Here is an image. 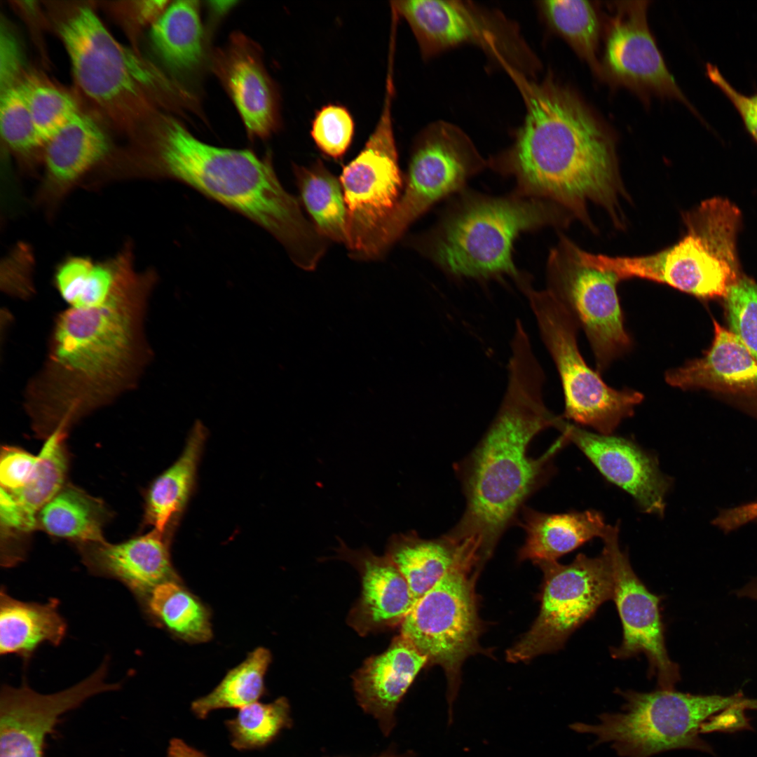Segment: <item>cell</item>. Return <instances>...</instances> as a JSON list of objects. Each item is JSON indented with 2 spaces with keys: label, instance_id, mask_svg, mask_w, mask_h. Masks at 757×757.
<instances>
[{
  "label": "cell",
  "instance_id": "1",
  "mask_svg": "<svg viewBox=\"0 0 757 757\" xmlns=\"http://www.w3.org/2000/svg\"><path fill=\"white\" fill-rule=\"evenodd\" d=\"M155 270L122 261L107 301L68 307L51 328L47 352L28 381L23 407L37 437L46 439L135 390L153 359L145 331Z\"/></svg>",
  "mask_w": 757,
  "mask_h": 757
},
{
  "label": "cell",
  "instance_id": "2",
  "mask_svg": "<svg viewBox=\"0 0 757 757\" xmlns=\"http://www.w3.org/2000/svg\"><path fill=\"white\" fill-rule=\"evenodd\" d=\"M526 116L512 145L487 167L514 177V193L550 200L587 221L589 203L615 219L622 186L610 135L571 90L550 76L536 83L505 64Z\"/></svg>",
  "mask_w": 757,
  "mask_h": 757
},
{
  "label": "cell",
  "instance_id": "3",
  "mask_svg": "<svg viewBox=\"0 0 757 757\" xmlns=\"http://www.w3.org/2000/svg\"><path fill=\"white\" fill-rule=\"evenodd\" d=\"M545 374L534 350L510 352L506 389L491 423L476 447L456 465L465 508L449 533L475 538L481 561L492 554L526 500L548 480L553 459L569 440L561 433L539 457L528 453L533 439L546 428H558L543 398Z\"/></svg>",
  "mask_w": 757,
  "mask_h": 757
},
{
  "label": "cell",
  "instance_id": "4",
  "mask_svg": "<svg viewBox=\"0 0 757 757\" xmlns=\"http://www.w3.org/2000/svg\"><path fill=\"white\" fill-rule=\"evenodd\" d=\"M121 178L172 179L243 215L270 233L300 268L314 263L325 239L281 184L271 152L221 148L195 137L175 114L156 112L146 122Z\"/></svg>",
  "mask_w": 757,
  "mask_h": 757
},
{
  "label": "cell",
  "instance_id": "5",
  "mask_svg": "<svg viewBox=\"0 0 757 757\" xmlns=\"http://www.w3.org/2000/svg\"><path fill=\"white\" fill-rule=\"evenodd\" d=\"M561 206L514 192L489 196L465 189L445 209L437 224L416 236L412 246L450 276L480 280L510 278L521 290L531 278L512 259L522 232L566 224Z\"/></svg>",
  "mask_w": 757,
  "mask_h": 757
},
{
  "label": "cell",
  "instance_id": "6",
  "mask_svg": "<svg viewBox=\"0 0 757 757\" xmlns=\"http://www.w3.org/2000/svg\"><path fill=\"white\" fill-rule=\"evenodd\" d=\"M59 32L77 84L117 120L145 121L162 104L158 97L176 111L158 95L179 109L184 103L188 90L119 44L90 8H77Z\"/></svg>",
  "mask_w": 757,
  "mask_h": 757
},
{
  "label": "cell",
  "instance_id": "7",
  "mask_svg": "<svg viewBox=\"0 0 757 757\" xmlns=\"http://www.w3.org/2000/svg\"><path fill=\"white\" fill-rule=\"evenodd\" d=\"M618 691L625 701L622 711L605 713L595 724L575 723L571 728L594 735L597 744H611L622 757H650L678 749L707 751L698 734L716 714L739 703L735 695H693L674 689Z\"/></svg>",
  "mask_w": 757,
  "mask_h": 757
},
{
  "label": "cell",
  "instance_id": "8",
  "mask_svg": "<svg viewBox=\"0 0 757 757\" xmlns=\"http://www.w3.org/2000/svg\"><path fill=\"white\" fill-rule=\"evenodd\" d=\"M535 317L542 341L561 381L564 419L612 435L620 422L634 414L643 395L631 389L608 386L582 357L577 342L579 325L567 308L547 289L532 285L522 290Z\"/></svg>",
  "mask_w": 757,
  "mask_h": 757
},
{
  "label": "cell",
  "instance_id": "9",
  "mask_svg": "<svg viewBox=\"0 0 757 757\" xmlns=\"http://www.w3.org/2000/svg\"><path fill=\"white\" fill-rule=\"evenodd\" d=\"M536 564L544 578L539 614L529 630L507 651L511 662L561 649L603 603L613 600V578L604 548L595 557L579 554L568 564L557 561Z\"/></svg>",
  "mask_w": 757,
  "mask_h": 757
},
{
  "label": "cell",
  "instance_id": "10",
  "mask_svg": "<svg viewBox=\"0 0 757 757\" xmlns=\"http://www.w3.org/2000/svg\"><path fill=\"white\" fill-rule=\"evenodd\" d=\"M485 167L487 161L454 125L442 121L423 130L413 148L403 193L376 236L374 257L435 203L463 190L466 182Z\"/></svg>",
  "mask_w": 757,
  "mask_h": 757
},
{
  "label": "cell",
  "instance_id": "11",
  "mask_svg": "<svg viewBox=\"0 0 757 757\" xmlns=\"http://www.w3.org/2000/svg\"><path fill=\"white\" fill-rule=\"evenodd\" d=\"M474 564L448 572L418 600L401 624V635L427 660L441 666L448 680L449 718L460 685L463 662L478 650L479 622L468 572Z\"/></svg>",
  "mask_w": 757,
  "mask_h": 757
},
{
  "label": "cell",
  "instance_id": "12",
  "mask_svg": "<svg viewBox=\"0 0 757 757\" xmlns=\"http://www.w3.org/2000/svg\"><path fill=\"white\" fill-rule=\"evenodd\" d=\"M393 87L388 74L376 128L358 155L343 168L339 179L347 213L346 245L358 258H373L376 236L402 195L403 179L391 114Z\"/></svg>",
  "mask_w": 757,
  "mask_h": 757
},
{
  "label": "cell",
  "instance_id": "13",
  "mask_svg": "<svg viewBox=\"0 0 757 757\" xmlns=\"http://www.w3.org/2000/svg\"><path fill=\"white\" fill-rule=\"evenodd\" d=\"M614 273L582 264L570 241L561 237L550 252L547 288L584 329L594 353L597 371L627 353L632 339L624 324Z\"/></svg>",
  "mask_w": 757,
  "mask_h": 757
},
{
  "label": "cell",
  "instance_id": "14",
  "mask_svg": "<svg viewBox=\"0 0 757 757\" xmlns=\"http://www.w3.org/2000/svg\"><path fill=\"white\" fill-rule=\"evenodd\" d=\"M618 535V526H611L602 538L612 569L613 601L622 628V642L611 648V656L627 659L644 654L649 676L656 678L660 689H674L681 678L680 669L666 648L660 607L662 596L652 593L637 576L627 554L620 547Z\"/></svg>",
  "mask_w": 757,
  "mask_h": 757
},
{
  "label": "cell",
  "instance_id": "15",
  "mask_svg": "<svg viewBox=\"0 0 757 757\" xmlns=\"http://www.w3.org/2000/svg\"><path fill=\"white\" fill-rule=\"evenodd\" d=\"M108 661L67 689L43 695L25 681L18 688L5 685L0 696V757H45L46 739L63 714L88 698L117 690L120 683L105 681Z\"/></svg>",
  "mask_w": 757,
  "mask_h": 757
},
{
  "label": "cell",
  "instance_id": "16",
  "mask_svg": "<svg viewBox=\"0 0 757 757\" xmlns=\"http://www.w3.org/2000/svg\"><path fill=\"white\" fill-rule=\"evenodd\" d=\"M646 1H619L611 19L601 76L640 92L690 106L667 68L647 23Z\"/></svg>",
  "mask_w": 757,
  "mask_h": 757
},
{
  "label": "cell",
  "instance_id": "17",
  "mask_svg": "<svg viewBox=\"0 0 757 757\" xmlns=\"http://www.w3.org/2000/svg\"><path fill=\"white\" fill-rule=\"evenodd\" d=\"M684 220L688 231L679 241L693 271L697 297L725 298L741 278L737 252L739 210L729 200L715 197L702 202Z\"/></svg>",
  "mask_w": 757,
  "mask_h": 757
},
{
  "label": "cell",
  "instance_id": "18",
  "mask_svg": "<svg viewBox=\"0 0 757 757\" xmlns=\"http://www.w3.org/2000/svg\"><path fill=\"white\" fill-rule=\"evenodd\" d=\"M211 67L230 97L251 139H264L280 126V97L252 39L232 34L226 44L213 51Z\"/></svg>",
  "mask_w": 757,
  "mask_h": 757
},
{
  "label": "cell",
  "instance_id": "19",
  "mask_svg": "<svg viewBox=\"0 0 757 757\" xmlns=\"http://www.w3.org/2000/svg\"><path fill=\"white\" fill-rule=\"evenodd\" d=\"M565 421L559 431L608 481L632 496L643 512L663 515L671 482L654 456L625 437L593 433Z\"/></svg>",
  "mask_w": 757,
  "mask_h": 757
},
{
  "label": "cell",
  "instance_id": "20",
  "mask_svg": "<svg viewBox=\"0 0 757 757\" xmlns=\"http://www.w3.org/2000/svg\"><path fill=\"white\" fill-rule=\"evenodd\" d=\"M67 432L58 429L45 439L36 470L24 487L13 492L1 489V553L8 559L26 557L39 512L67 483Z\"/></svg>",
  "mask_w": 757,
  "mask_h": 757
},
{
  "label": "cell",
  "instance_id": "21",
  "mask_svg": "<svg viewBox=\"0 0 757 757\" xmlns=\"http://www.w3.org/2000/svg\"><path fill=\"white\" fill-rule=\"evenodd\" d=\"M172 537V533L151 529L121 543L104 540L76 547L92 574L118 580L145 602L158 585L178 581L171 561Z\"/></svg>",
  "mask_w": 757,
  "mask_h": 757
},
{
  "label": "cell",
  "instance_id": "22",
  "mask_svg": "<svg viewBox=\"0 0 757 757\" xmlns=\"http://www.w3.org/2000/svg\"><path fill=\"white\" fill-rule=\"evenodd\" d=\"M336 558L350 564L358 571L361 594L348 615V624L360 636L401 625L416 601L407 582L386 556L364 547L353 550L340 538Z\"/></svg>",
  "mask_w": 757,
  "mask_h": 757
},
{
  "label": "cell",
  "instance_id": "23",
  "mask_svg": "<svg viewBox=\"0 0 757 757\" xmlns=\"http://www.w3.org/2000/svg\"><path fill=\"white\" fill-rule=\"evenodd\" d=\"M37 202L50 215L71 190L102 161L109 142L90 117L79 112L45 144Z\"/></svg>",
  "mask_w": 757,
  "mask_h": 757
},
{
  "label": "cell",
  "instance_id": "24",
  "mask_svg": "<svg viewBox=\"0 0 757 757\" xmlns=\"http://www.w3.org/2000/svg\"><path fill=\"white\" fill-rule=\"evenodd\" d=\"M393 10L409 25L426 58L467 42L500 53L496 29L489 18L461 1L407 0L393 2Z\"/></svg>",
  "mask_w": 757,
  "mask_h": 757
},
{
  "label": "cell",
  "instance_id": "25",
  "mask_svg": "<svg viewBox=\"0 0 757 757\" xmlns=\"http://www.w3.org/2000/svg\"><path fill=\"white\" fill-rule=\"evenodd\" d=\"M427 663V658L400 634L386 650L367 658L353 674L359 706L376 720L385 736L396 724L399 703Z\"/></svg>",
  "mask_w": 757,
  "mask_h": 757
},
{
  "label": "cell",
  "instance_id": "26",
  "mask_svg": "<svg viewBox=\"0 0 757 757\" xmlns=\"http://www.w3.org/2000/svg\"><path fill=\"white\" fill-rule=\"evenodd\" d=\"M385 555L405 578L416 602L452 568L480 561L475 538L457 539L446 533L424 539L415 531L392 535Z\"/></svg>",
  "mask_w": 757,
  "mask_h": 757
},
{
  "label": "cell",
  "instance_id": "27",
  "mask_svg": "<svg viewBox=\"0 0 757 757\" xmlns=\"http://www.w3.org/2000/svg\"><path fill=\"white\" fill-rule=\"evenodd\" d=\"M714 325V339L704 357L668 370L665 381L683 390L757 393V360L731 331Z\"/></svg>",
  "mask_w": 757,
  "mask_h": 757
},
{
  "label": "cell",
  "instance_id": "28",
  "mask_svg": "<svg viewBox=\"0 0 757 757\" xmlns=\"http://www.w3.org/2000/svg\"><path fill=\"white\" fill-rule=\"evenodd\" d=\"M520 526L526 533L520 561H553L594 538L601 539L610 525L597 511L551 514L524 506Z\"/></svg>",
  "mask_w": 757,
  "mask_h": 757
},
{
  "label": "cell",
  "instance_id": "29",
  "mask_svg": "<svg viewBox=\"0 0 757 757\" xmlns=\"http://www.w3.org/2000/svg\"><path fill=\"white\" fill-rule=\"evenodd\" d=\"M207 436L203 423L196 421L179 457L146 489L142 526L173 533L194 489Z\"/></svg>",
  "mask_w": 757,
  "mask_h": 757
},
{
  "label": "cell",
  "instance_id": "30",
  "mask_svg": "<svg viewBox=\"0 0 757 757\" xmlns=\"http://www.w3.org/2000/svg\"><path fill=\"white\" fill-rule=\"evenodd\" d=\"M59 601H23L1 588L0 594V653L14 654L27 661L43 643L60 645L67 630L58 611Z\"/></svg>",
  "mask_w": 757,
  "mask_h": 757
},
{
  "label": "cell",
  "instance_id": "31",
  "mask_svg": "<svg viewBox=\"0 0 757 757\" xmlns=\"http://www.w3.org/2000/svg\"><path fill=\"white\" fill-rule=\"evenodd\" d=\"M112 517L107 505L66 483L36 517V529L76 545L104 540V528Z\"/></svg>",
  "mask_w": 757,
  "mask_h": 757
},
{
  "label": "cell",
  "instance_id": "32",
  "mask_svg": "<svg viewBox=\"0 0 757 757\" xmlns=\"http://www.w3.org/2000/svg\"><path fill=\"white\" fill-rule=\"evenodd\" d=\"M151 41L164 63L178 73L197 69L203 56V33L198 1L168 5L151 25Z\"/></svg>",
  "mask_w": 757,
  "mask_h": 757
},
{
  "label": "cell",
  "instance_id": "33",
  "mask_svg": "<svg viewBox=\"0 0 757 757\" xmlns=\"http://www.w3.org/2000/svg\"><path fill=\"white\" fill-rule=\"evenodd\" d=\"M303 203L324 238L347 245V213L339 179L318 160L309 167L293 165Z\"/></svg>",
  "mask_w": 757,
  "mask_h": 757
},
{
  "label": "cell",
  "instance_id": "34",
  "mask_svg": "<svg viewBox=\"0 0 757 757\" xmlns=\"http://www.w3.org/2000/svg\"><path fill=\"white\" fill-rule=\"evenodd\" d=\"M144 603L151 615L179 638L191 643H203L212 638L206 607L178 581L158 585Z\"/></svg>",
  "mask_w": 757,
  "mask_h": 757
},
{
  "label": "cell",
  "instance_id": "35",
  "mask_svg": "<svg viewBox=\"0 0 757 757\" xmlns=\"http://www.w3.org/2000/svg\"><path fill=\"white\" fill-rule=\"evenodd\" d=\"M271 662L270 651L264 647L257 648L229 670L211 693L193 701L191 711L203 719L216 709H240L257 702L264 694V677Z\"/></svg>",
  "mask_w": 757,
  "mask_h": 757
},
{
  "label": "cell",
  "instance_id": "36",
  "mask_svg": "<svg viewBox=\"0 0 757 757\" xmlns=\"http://www.w3.org/2000/svg\"><path fill=\"white\" fill-rule=\"evenodd\" d=\"M540 8L550 27L600 74L596 54L600 28L594 6L582 0H548L540 1Z\"/></svg>",
  "mask_w": 757,
  "mask_h": 757
},
{
  "label": "cell",
  "instance_id": "37",
  "mask_svg": "<svg viewBox=\"0 0 757 757\" xmlns=\"http://www.w3.org/2000/svg\"><path fill=\"white\" fill-rule=\"evenodd\" d=\"M292 723L288 700L281 697L269 704L254 702L239 709L226 721L233 747L238 750L262 748Z\"/></svg>",
  "mask_w": 757,
  "mask_h": 757
},
{
  "label": "cell",
  "instance_id": "38",
  "mask_svg": "<svg viewBox=\"0 0 757 757\" xmlns=\"http://www.w3.org/2000/svg\"><path fill=\"white\" fill-rule=\"evenodd\" d=\"M35 128L46 142L79 111L67 94L46 84L27 79L18 83Z\"/></svg>",
  "mask_w": 757,
  "mask_h": 757
},
{
  "label": "cell",
  "instance_id": "39",
  "mask_svg": "<svg viewBox=\"0 0 757 757\" xmlns=\"http://www.w3.org/2000/svg\"><path fill=\"white\" fill-rule=\"evenodd\" d=\"M0 131L6 144L19 154L44 146L18 84L1 90Z\"/></svg>",
  "mask_w": 757,
  "mask_h": 757
},
{
  "label": "cell",
  "instance_id": "40",
  "mask_svg": "<svg viewBox=\"0 0 757 757\" xmlns=\"http://www.w3.org/2000/svg\"><path fill=\"white\" fill-rule=\"evenodd\" d=\"M731 332L757 360V283L741 277L725 297Z\"/></svg>",
  "mask_w": 757,
  "mask_h": 757
},
{
  "label": "cell",
  "instance_id": "41",
  "mask_svg": "<svg viewBox=\"0 0 757 757\" xmlns=\"http://www.w3.org/2000/svg\"><path fill=\"white\" fill-rule=\"evenodd\" d=\"M355 132V123L343 106L329 104L315 114L311 135L318 148L327 156L341 158L350 147Z\"/></svg>",
  "mask_w": 757,
  "mask_h": 757
},
{
  "label": "cell",
  "instance_id": "42",
  "mask_svg": "<svg viewBox=\"0 0 757 757\" xmlns=\"http://www.w3.org/2000/svg\"><path fill=\"white\" fill-rule=\"evenodd\" d=\"M38 455L15 446L1 447L0 457L1 489L13 492L24 487L33 476Z\"/></svg>",
  "mask_w": 757,
  "mask_h": 757
},
{
  "label": "cell",
  "instance_id": "43",
  "mask_svg": "<svg viewBox=\"0 0 757 757\" xmlns=\"http://www.w3.org/2000/svg\"><path fill=\"white\" fill-rule=\"evenodd\" d=\"M94 264L90 258L72 256L57 266L54 274L55 286L69 307L78 301Z\"/></svg>",
  "mask_w": 757,
  "mask_h": 757
},
{
  "label": "cell",
  "instance_id": "44",
  "mask_svg": "<svg viewBox=\"0 0 757 757\" xmlns=\"http://www.w3.org/2000/svg\"><path fill=\"white\" fill-rule=\"evenodd\" d=\"M707 74L712 83L730 100L739 114L746 129L757 143V93L746 95L739 93L714 64H707Z\"/></svg>",
  "mask_w": 757,
  "mask_h": 757
},
{
  "label": "cell",
  "instance_id": "45",
  "mask_svg": "<svg viewBox=\"0 0 757 757\" xmlns=\"http://www.w3.org/2000/svg\"><path fill=\"white\" fill-rule=\"evenodd\" d=\"M22 67V56L18 41L6 24L1 22L0 32L1 90L16 86Z\"/></svg>",
  "mask_w": 757,
  "mask_h": 757
},
{
  "label": "cell",
  "instance_id": "46",
  "mask_svg": "<svg viewBox=\"0 0 757 757\" xmlns=\"http://www.w3.org/2000/svg\"><path fill=\"white\" fill-rule=\"evenodd\" d=\"M170 4L168 1L149 0L137 1L135 6V18L140 25H151L163 13Z\"/></svg>",
  "mask_w": 757,
  "mask_h": 757
},
{
  "label": "cell",
  "instance_id": "47",
  "mask_svg": "<svg viewBox=\"0 0 757 757\" xmlns=\"http://www.w3.org/2000/svg\"><path fill=\"white\" fill-rule=\"evenodd\" d=\"M167 757H207L203 753L188 745L180 739L170 740Z\"/></svg>",
  "mask_w": 757,
  "mask_h": 757
},
{
  "label": "cell",
  "instance_id": "48",
  "mask_svg": "<svg viewBox=\"0 0 757 757\" xmlns=\"http://www.w3.org/2000/svg\"><path fill=\"white\" fill-rule=\"evenodd\" d=\"M736 596L740 598H749L757 601V578L751 579L742 588L735 592Z\"/></svg>",
  "mask_w": 757,
  "mask_h": 757
},
{
  "label": "cell",
  "instance_id": "49",
  "mask_svg": "<svg viewBox=\"0 0 757 757\" xmlns=\"http://www.w3.org/2000/svg\"><path fill=\"white\" fill-rule=\"evenodd\" d=\"M374 757H414V753L411 751H407L405 753H398L395 751H388L379 756Z\"/></svg>",
  "mask_w": 757,
  "mask_h": 757
}]
</instances>
